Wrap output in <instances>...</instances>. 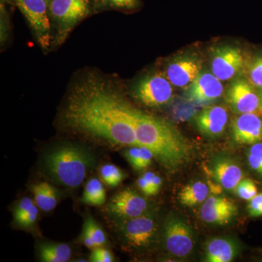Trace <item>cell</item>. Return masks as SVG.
Instances as JSON below:
<instances>
[{
  "label": "cell",
  "instance_id": "6da1fadb",
  "mask_svg": "<svg viewBox=\"0 0 262 262\" xmlns=\"http://www.w3.org/2000/svg\"><path fill=\"white\" fill-rule=\"evenodd\" d=\"M131 112L139 146L149 149L163 166L177 170L190 160L192 148L171 125L133 106Z\"/></svg>",
  "mask_w": 262,
  "mask_h": 262
},
{
  "label": "cell",
  "instance_id": "7a4b0ae2",
  "mask_svg": "<svg viewBox=\"0 0 262 262\" xmlns=\"http://www.w3.org/2000/svg\"><path fill=\"white\" fill-rule=\"evenodd\" d=\"M94 163L88 150L64 144L51 150L44 160L46 171L55 182L70 188L79 187Z\"/></svg>",
  "mask_w": 262,
  "mask_h": 262
},
{
  "label": "cell",
  "instance_id": "3957f363",
  "mask_svg": "<svg viewBox=\"0 0 262 262\" xmlns=\"http://www.w3.org/2000/svg\"><path fill=\"white\" fill-rule=\"evenodd\" d=\"M90 0H49L48 10L56 29L53 43L59 46L81 20L90 13Z\"/></svg>",
  "mask_w": 262,
  "mask_h": 262
},
{
  "label": "cell",
  "instance_id": "277c9868",
  "mask_svg": "<svg viewBox=\"0 0 262 262\" xmlns=\"http://www.w3.org/2000/svg\"><path fill=\"white\" fill-rule=\"evenodd\" d=\"M32 29L38 44L45 51L53 42L47 0H14Z\"/></svg>",
  "mask_w": 262,
  "mask_h": 262
},
{
  "label": "cell",
  "instance_id": "5b68a950",
  "mask_svg": "<svg viewBox=\"0 0 262 262\" xmlns=\"http://www.w3.org/2000/svg\"><path fill=\"white\" fill-rule=\"evenodd\" d=\"M166 75L155 73L141 79L134 89V96L149 107L168 104L173 96V90Z\"/></svg>",
  "mask_w": 262,
  "mask_h": 262
},
{
  "label": "cell",
  "instance_id": "8992f818",
  "mask_svg": "<svg viewBox=\"0 0 262 262\" xmlns=\"http://www.w3.org/2000/svg\"><path fill=\"white\" fill-rule=\"evenodd\" d=\"M164 242L169 253L177 257H185L194 248L190 226L179 217L170 216L164 225Z\"/></svg>",
  "mask_w": 262,
  "mask_h": 262
},
{
  "label": "cell",
  "instance_id": "52a82bcc",
  "mask_svg": "<svg viewBox=\"0 0 262 262\" xmlns=\"http://www.w3.org/2000/svg\"><path fill=\"white\" fill-rule=\"evenodd\" d=\"M254 88L251 82L242 79L234 81L230 86L227 93V101L235 113L262 115L261 97Z\"/></svg>",
  "mask_w": 262,
  "mask_h": 262
},
{
  "label": "cell",
  "instance_id": "ba28073f",
  "mask_svg": "<svg viewBox=\"0 0 262 262\" xmlns=\"http://www.w3.org/2000/svg\"><path fill=\"white\" fill-rule=\"evenodd\" d=\"M244 65V57L238 48L220 47L213 53L212 73L220 80H230L237 75Z\"/></svg>",
  "mask_w": 262,
  "mask_h": 262
},
{
  "label": "cell",
  "instance_id": "9c48e42d",
  "mask_svg": "<svg viewBox=\"0 0 262 262\" xmlns=\"http://www.w3.org/2000/svg\"><path fill=\"white\" fill-rule=\"evenodd\" d=\"M237 212V206L228 198L211 196L204 202L200 215L201 220L206 223L227 225L234 220Z\"/></svg>",
  "mask_w": 262,
  "mask_h": 262
},
{
  "label": "cell",
  "instance_id": "30bf717a",
  "mask_svg": "<svg viewBox=\"0 0 262 262\" xmlns=\"http://www.w3.org/2000/svg\"><path fill=\"white\" fill-rule=\"evenodd\" d=\"M201 61L193 56H181L169 63L166 77L175 87H188L201 73Z\"/></svg>",
  "mask_w": 262,
  "mask_h": 262
},
{
  "label": "cell",
  "instance_id": "8fae6325",
  "mask_svg": "<svg viewBox=\"0 0 262 262\" xmlns=\"http://www.w3.org/2000/svg\"><path fill=\"white\" fill-rule=\"evenodd\" d=\"M224 93V86L213 73H201L187 87V98L198 103L212 102L220 98Z\"/></svg>",
  "mask_w": 262,
  "mask_h": 262
},
{
  "label": "cell",
  "instance_id": "7c38bea8",
  "mask_svg": "<svg viewBox=\"0 0 262 262\" xmlns=\"http://www.w3.org/2000/svg\"><path fill=\"white\" fill-rule=\"evenodd\" d=\"M108 207L114 215L130 220L144 215L147 210L148 203L134 190L125 189L114 196Z\"/></svg>",
  "mask_w": 262,
  "mask_h": 262
},
{
  "label": "cell",
  "instance_id": "4fadbf2b",
  "mask_svg": "<svg viewBox=\"0 0 262 262\" xmlns=\"http://www.w3.org/2000/svg\"><path fill=\"white\" fill-rule=\"evenodd\" d=\"M125 238L135 247H146L152 242L157 225L151 215H142L127 220L123 227Z\"/></svg>",
  "mask_w": 262,
  "mask_h": 262
},
{
  "label": "cell",
  "instance_id": "5bb4252c",
  "mask_svg": "<svg viewBox=\"0 0 262 262\" xmlns=\"http://www.w3.org/2000/svg\"><path fill=\"white\" fill-rule=\"evenodd\" d=\"M232 136L237 144L253 145L262 141V117L256 113L241 114L232 125Z\"/></svg>",
  "mask_w": 262,
  "mask_h": 262
},
{
  "label": "cell",
  "instance_id": "9a60e30c",
  "mask_svg": "<svg viewBox=\"0 0 262 262\" xmlns=\"http://www.w3.org/2000/svg\"><path fill=\"white\" fill-rule=\"evenodd\" d=\"M228 113L222 106L204 108L196 117L198 130L208 137H217L223 134L228 123Z\"/></svg>",
  "mask_w": 262,
  "mask_h": 262
},
{
  "label": "cell",
  "instance_id": "2e32d148",
  "mask_svg": "<svg viewBox=\"0 0 262 262\" xmlns=\"http://www.w3.org/2000/svg\"><path fill=\"white\" fill-rule=\"evenodd\" d=\"M212 172L215 181L227 190H233L244 179L242 169L235 162L228 158H220L215 160Z\"/></svg>",
  "mask_w": 262,
  "mask_h": 262
},
{
  "label": "cell",
  "instance_id": "e0dca14e",
  "mask_svg": "<svg viewBox=\"0 0 262 262\" xmlns=\"http://www.w3.org/2000/svg\"><path fill=\"white\" fill-rule=\"evenodd\" d=\"M237 253L235 243L228 238L211 239L207 243L205 259L208 262L232 261Z\"/></svg>",
  "mask_w": 262,
  "mask_h": 262
},
{
  "label": "cell",
  "instance_id": "ac0fdd59",
  "mask_svg": "<svg viewBox=\"0 0 262 262\" xmlns=\"http://www.w3.org/2000/svg\"><path fill=\"white\" fill-rule=\"evenodd\" d=\"M209 193V187L206 183L195 182L182 188L179 194V201L183 206L192 208L204 203Z\"/></svg>",
  "mask_w": 262,
  "mask_h": 262
},
{
  "label": "cell",
  "instance_id": "d6986e66",
  "mask_svg": "<svg viewBox=\"0 0 262 262\" xmlns=\"http://www.w3.org/2000/svg\"><path fill=\"white\" fill-rule=\"evenodd\" d=\"M34 202L38 208L48 212L54 209L58 203V192L53 186L47 182L38 183L32 187Z\"/></svg>",
  "mask_w": 262,
  "mask_h": 262
},
{
  "label": "cell",
  "instance_id": "ffe728a7",
  "mask_svg": "<svg viewBox=\"0 0 262 262\" xmlns=\"http://www.w3.org/2000/svg\"><path fill=\"white\" fill-rule=\"evenodd\" d=\"M81 239L86 247L90 249L102 247L106 244L104 232L96 221L91 216H88L84 222Z\"/></svg>",
  "mask_w": 262,
  "mask_h": 262
},
{
  "label": "cell",
  "instance_id": "44dd1931",
  "mask_svg": "<svg viewBox=\"0 0 262 262\" xmlns=\"http://www.w3.org/2000/svg\"><path fill=\"white\" fill-rule=\"evenodd\" d=\"M39 255L45 262H66L70 259L72 250L67 244H41Z\"/></svg>",
  "mask_w": 262,
  "mask_h": 262
},
{
  "label": "cell",
  "instance_id": "7402d4cb",
  "mask_svg": "<svg viewBox=\"0 0 262 262\" xmlns=\"http://www.w3.org/2000/svg\"><path fill=\"white\" fill-rule=\"evenodd\" d=\"M125 158L136 170H144L151 165L154 155L144 146H130L125 153Z\"/></svg>",
  "mask_w": 262,
  "mask_h": 262
},
{
  "label": "cell",
  "instance_id": "603a6c76",
  "mask_svg": "<svg viewBox=\"0 0 262 262\" xmlns=\"http://www.w3.org/2000/svg\"><path fill=\"white\" fill-rule=\"evenodd\" d=\"M82 201L91 206H101L106 202V192L103 184L97 179H92L87 183Z\"/></svg>",
  "mask_w": 262,
  "mask_h": 262
},
{
  "label": "cell",
  "instance_id": "cb8c5ba5",
  "mask_svg": "<svg viewBox=\"0 0 262 262\" xmlns=\"http://www.w3.org/2000/svg\"><path fill=\"white\" fill-rule=\"evenodd\" d=\"M100 177L105 184L110 187H117L122 182L125 176L116 165L106 164L100 169Z\"/></svg>",
  "mask_w": 262,
  "mask_h": 262
},
{
  "label": "cell",
  "instance_id": "d4e9b609",
  "mask_svg": "<svg viewBox=\"0 0 262 262\" xmlns=\"http://www.w3.org/2000/svg\"><path fill=\"white\" fill-rule=\"evenodd\" d=\"M247 160L250 168L262 178V141L251 145L248 151Z\"/></svg>",
  "mask_w": 262,
  "mask_h": 262
},
{
  "label": "cell",
  "instance_id": "484cf974",
  "mask_svg": "<svg viewBox=\"0 0 262 262\" xmlns=\"http://www.w3.org/2000/svg\"><path fill=\"white\" fill-rule=\"evenodd\" d=\"M98 8L133 10L138 8L140 0H96Z\"/></svg>",
  "mask_w": 262,
  "mask_h": 262
},
{
  "label": "cell",
  "instance_id": "4316f807",
  "mask_svg": "<svg viewBox=\"0 0 262 262\" xmlns=\"http://www.w3.org/2000/svg\"><path fill=\"white\" fill-rule=\"evenodd\" d=\"M236 194L245 201H251L258 194V189L251 179H243L234 189Z\"/></svg>",
  "mask_w": 262,
  "mask_h": 262
},
{
  "label": "cell",
  "instance_id": "83f0119b",
  "mask_svg": "<svg viewBox=\"0 0 262 262\" xmlns=\"http://www.w3.org/2000/svg\"><path fill=\"white\" fill-rule=\"evenodd\" d=\"M249 82L255 88L262 89V56L256 58L250 67Z\"/></svg>",
  "mask_w": 262,
  "mask_h": 262
},
{
  "label": "cell",
  "instance_id": "f1b7e54d",
  "mask_svg": "<svg viewBox=\"0 0 262 262\" xmlns=\"http://www.w3.org/2000/svg\"><path fill=\"white\" fill-rule=\"evenodd\" d=\"M38 213H39L38 207L37 205L35 204L29 211H27L25 214L19 217L17 220H15V222H16V224H18V225L21 226V227H31V226L34 225L36 221H37Z\"/></svg>",
  "mask_w": 262,
  "mask_h": 262
},
{
  "label": "cell",
  "instance_id": "f546056e",
  "mask_svg": "<svg viewBox=\"0 0 262 262\" xmlns=\"http://www.w3.org/2000/svg\"><path fill=\"white\" fill-rule=\"evenodd\" d=\"M248 215L252 218L262 216V192L249 201L247 206Z\"/></svg>",
  "mask_w": 262,
  "mask_h": 262
},
{
  "label": "cell",
  "instance_id": "4dcf8cb0",
  "mask_svg": "<svg viewBox=\"0 0 262 262\" xmlns=\"http://www.w3.org/2000/svg\"><path fill=\"white\" fill-rule=\"evenodd\" d=\"M91 261L94 262H112L114 261L113 256L107 250L102 248L94 249L91 256Z\"/></svg>",
  "mask_w": 262,
  "mask_h": 262
},
{
  "label": "cell",
  "instance_id": "1f68e13d",
  "mask_svg": "<svg viewBox=\"0 0 262 262\" xmlns=\"http://www.w3.org/2000/svg\"><path fill=\"white\" fill-rule=\"evenodd\" d=\"M35 202L33 201L31 198H25L19 202L17 205L14 212V220H17L19 217L25 214L29 210H30L35 205Z\"/></svg>",
  "mask_w": 262,
  "mask_h": 262
},
{
  "label": "cell",
  "instance_id": "d6a6232c",
  "mask_svg": "<svg viewBox=\"0 0 262 262\" xmlns=\"http://www.w3.org/2000/svg\"><path fill=\"white\" fill-rule=\"evenodd\" d=\"M138 186H139V189L142 191L144 194L148 196H152V189H151V184L144 177H141L138 180Z\"/></svg>",
  "mask_w": 262,
  "mask_h": 262
},
{
  "label": "cell",
  "instance_id": "836d02e7",
  "mask_svg": "<svg viewBox=\"0 0 262 262\" xmlns=\"http://www.w3.org/2000/svg\"><path fill=\"white\" fill-rule=\"evenodd\" d=\"M162 185V179L159 176L155 175L152 182H151V188H152L153 195L158 194Z\"/></svg>",
  "mask_w": 262,
  "mask_h": 262
},
{
  "label": "cell",
  "instance_id": "e575fe53",
  "mask_svg": "<svg viewBox=\"0 0 262 262\" xmlns=\"http://www.w3.org/2000/svg\"><path fill=\"white\" fill-rule=\"evenodd\" d=\"M260 97H261V103H262V89H261V95H260Z\"/></svg>",
  "mask_w": 262,
  "mask_h": 262
},
{
  "label": "cell",
  "instance_id": "d590c367",
  "mask_svg": "<svg viewBox=\"0 0 262 262\" xmlns=\"http://www.w3.org/2000/svg\"><path fill=\"white\" fill-rule=\"evenodd\" d=\"M47 1H48H48H49V0H47Z\"/></svg>",
  "mask_w": 262,
  "mask_h": 262
}]
</instances>
